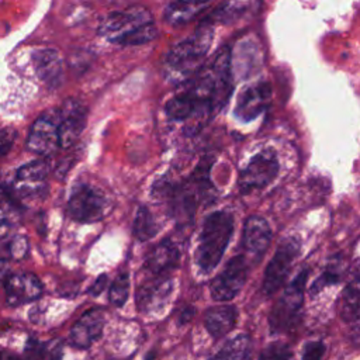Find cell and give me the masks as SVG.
Masks as SVG:
<instances>
[{
	"mask_svg": "<svg viewBox=\"0 0 360 360\" xmlns=\"http://www.w3.org/2000/svg\"><path fill=\"white\" fill-rule=\"evenodd\" d=\"M98 35L121 45H142L152 41L156 25L150 11L143 6H131L125 10L107 14L98 25Z\"/></svg>",
	"mask_w": 360,
	"mask_h": 360,
	"instance_id": "6da1fadb",
	"label": "cell"
},
{
	"mask_svg": "<svg viewBox=\"0 0 360 360\" xmlns=\"http://www.w3.org/2000/svg\"><path fill=\"white\" fill-rule=\"evenodd\" d=\"M232 232V214L226 211H217L207 217L200 233L198 246L195 252L197 264L202 271L210 273L217 267L231 240Z\"/></svg>",
	"mask_w": 360,
	"mask_h": 360,
	"instance_id": "7a4b0ae2",
	"label": "cell"
},
{
	"mask_svg": "<svg viewBox=\"0 0 360 360\" xmlns=\"http://www.w3.org/2000/svg\"><path fill=\"white\" fill-rule=\"evenodd\" d=\"M214 37V30L211 22L204 21L195 32L174 45L166 58V65L167 69L172 70L173 76L180 72L183 76H187L194 70L197 63L205 56V53L210 49V45L212 42Z\"/></svg>",
	"mask_w": 360,
	"mask_h": 360,
	"instance_id": "3957f363",
	"label": "cell"
},
{
	"mask_svg": "<svg viewBox=\"0 0 360 360\" xmlns=\"http://www.w3.org/2000/svg\"><path fill=\"white\" fill-rule=\"evenodd\" d=\"M308 278V270H302L292 283L284 290L278 301L274 304L270 316L269 325L270 329L277 333L290 329L301 311L302 301H304V287Z\"/></svg>",
	"mask_w": 360,
	"mask_h": 360,
	"instance_id": "277c9868",
	"label": "cell"
},
{
	"mask_svg": "<svg viewBox=\"0 0 360 360\" xmlns=\"http://www.w3.org/2000/svg\"><path fill=\"white\" fill-rule=\"evenodd\" d=\"M68 210L76 221L96 222L108 212V198L100 188L87 183H79L72 190Z\"/></svg>",
	"mask_w": 360,
	"mask_h": 360,
	"instance_id": "5b68a950",
	"label": "cell"
},
{
	"mask_svg": "<svg viewBox=\"0 0 360 360\" xmlns=\"http://www.w3.org/2000/svg\"><path fill=\"white\" fill-rule=\"evenodd\" d=\"M300 239L295 236H288L278 245L264 271L262 284V291L264 295L274 294L283 285L288 276L290 267L300 252Z\"/></svg>",
	"mask_w": 360,
	"mask_h": 360,
	"instance_id": "8992f818",
	"label": "cell"
},
{
	"mask_svg": "<svg viewBox=\"0 0 360 360\" xmlns=\"http://www.w3.org/2000/svg\"><path fill=\"white\" fill-rule=\"evenodd\" d=\"M278 173V160L270 149L255 155L239 176V188L242 193L260 190L274 180Z\"/></svg>",
	"mask_w": 360,
	"mask_h": 360,
	"instance_id": "52a82bcc",
	"label": "cell"
},
{
	"mask_svg": "<svg viewBox=\"0 0 360 360\" xmlns=\"http://www.w3.org/2000/svg\"><path fill=\"white\" fill-rule=\"evenodd\" d=\"M59 111H48L42 114L32 124L28 138L27 148L41 156H48L53 153L59 146Z\"/></svg>",
	"mask_w": 360,
	"mask_h": 360,
	"instance_id": "ba28073f",
	"label": "cell"
},
{
	"mask_svg": "<svg viewBox=\"0 0 360 360\" xmlns=\"http://www.w3.org/2000/svg\"><path fill=\"white\" fill-rule=\"evenodd\" d=\"M248 277V264L243 256L232 257L224 270L211 281L210 291L215 301H231L242 290Z\"/></svg>",
	"mask_w": 360,
	"mask_h": 360,
	"instance_id": "9c48e42d",
	"label": "cell"
},
{
	"mask_svg": "<svg viewBox=\"0 0 360 360\" xmlns=\"http://www.w3.org/2000/svg\"><path fill=\"white\" fill-rule=\"evenodd\" d=\"M59 143L62 148H70L86 127L87 110L76 98H68L59 110Z\"/></svg>",
	"mask_w": 360,
	"mask_h": 360,
	"instance_id": "30bf717a",
	"label": "cell"
},
{
	"mask_svg": "<svg viewBox=\"0 0 360 360\" xmlns=\"http://www.w3.org/2000/svg\"><path fill=\"white\" fill-rule=\"evenodd\" d=\"M6 300L11 307L35 301L42 294V283L32 273H14L4 281Z\"/></svg>",
	"mask_w": 360,
	"mask_h": 360,
	"instance_id": "8fae6325",
	"label": "cell"
},
{
	"mask_svg": "<svg viewBox=\"0 0 360 360\" xmlns=\"http://www.w3.org/2000/svg\"><path fill=\"white\" fill-rule=\"evenodd\" d=\"M104 323H105V316L101 309L93 308L84 312L70 330V335H69L70 345L77 349L90 347L101 336Z\"/></svg>",
	"mask_w": 360,
	"mask_h": 360,
	"instance_id": "7c38bea8",
	"label": "cell"
},
{
	"mask_svg": "<svg viewBox=\"0 0 360 360\" xmlns=\"http://www.w3.org/2000/svg\"><path fill=\"white\" fill-rule=\"evenodd\" d=\"M49 166L45 160H32L22 165L15 174L14 191L20 197L38 195L45 190V180Z\"/></svg>",
	"mask_w": 360,
	"mask_h": 360,
	"instance_id": "4fadbf2b",
	"label": "cell"
},
{
	"mask_svg": "<svg viewBox=\"0 0 360 360\" xmlns=\"http://www.w3.org/2000/svg\"><path fill=\"white\" fill-rule=\"evenodd\" d=\"M271 240V229L269 222L257 215L246 219L243 226V249L255 260L260 262Z\"/></svg>",
	"mask_w": 360,
	"mask_h": 360,
	"instance_id": "5bb4252c",
	"label": "cell"
},
{
	"mask_svg": "<svg viewBox=\"0 0 360 360\" xmlns=\"http://www.w3.org/2000/svg\"><path fill=\"white\" fill-rule=\"evenodd\" d=\"M271 90L269 83L260 82L246 87L239 98L235 108V114L242 121H252L256 118L269 104Z\"/></svg>",
	"mask_w": 360,
	"mask_h": 360,
	"instance_id": "9a60e30c",
	"label": "cell"
},
{
	"mask_svg": "<svg viewBox=\"0 0 360 360\" xmlns=\"http://www.w3.org/2000/svg\"><path fill=\"white\" fill-rule=\"evenodd\" d=\"M173 288V283L163 274H155V278L143 283L136 292V302L141 311L149 312L165 305Z\"/></svg>",
	"mask_w": 360,
	"mask_h": 360,
	"instance_id": "2e32d148",
	"label": "cell"
},
{
	"mask_svg": "<svg viewBox=\"0 0 360 360\" xmlns=\"http://www.w3.org/2000/svg\"><path fill=\"white\" fill-rule=\"evenodd\" d=\"M32 63L39 79L49 87L60 84L63 76V62L60 53L53 48L37 49L32 53Z\"/></svg>",
	"mask_w": 360,
	"mask_h": 360,
	"instance_id": "e0dca14e",
	"label": "cell"
},
{
	"mask_svg": "<svg viewBox=\"0 0 360 360\" xmlns=\"http://www.w3.org/2000/svg\"><path fill=\"white\" fill-rule=\"evenodd\" d=\"M339 314L342 319L360 335V269L343 290L339 300Z\"/></svg>",
	"mask_w": 360,
	"mask_h": 360,
	"instance_id": "ac0fdd59",
	"label": "cell"
},
{
	"mask_svg": "<svg viewBox=\"0 0 360 360\" xmlns=\"http://www.w3.org/2000/svg\"><path fill=\"white\" fill-rule=\"evenodd\" d=\"M238 312L232 305H217L211 307L204 316V323L210 335L215 339L225 336L231 332L236 323Z\"/></svg>",
	"mask_w": 360,
	"mask_h": 360,
	"instance_id": "d6986e66",
	"label": "cell"
},
{
	"mask_svg": "<svg viewBox=\"0 0 360 360\" xmlns=\"http://www.w3.org/2000/svg\"><path fill=\"white\" fill-rule=\"evenodd\" d=\"M180 253L177 246L170 240L165 239L158 243L146 260V267L153 274H163L177 266Z\"/></svg>",
	"mask_w": 360,
	"mask_h": 360,
	"instance_id": "ffe728a7",
	"label": "cell"
},
{
	"mask_svg": "<svg viewBox=\"0 0 360 360\" xmlns=\"http://www.w3.org/2000/svg\"><path fill=\"white\" fill-rule=\"evenodd\" d=\"M205 7H208L205 1H174L167 4L163 17L167 24L180 25L193 20Z\"/></svg>",
	"mask_w": 360,
	"mask_h": 360,
	"instance_id": "44dd1931",
	"label": "cell"
},
{
	"mask_svg": "<svg viewBox=\"0 0 360 360\" xmlns=\"http://www.w3.org/2000/svg\"><path fill=\"white\" fill-rule=\"evenodd\" d=\"M252 353V342L246 335H238L228 340L208 360H249Z\"/></svg>",
	"mask_w": 360,
	"mask_h": 360,
	"instance_id": "7402d4cb",
	"label": "cell"
},
{
	"mask_svg": "<svg viewBox=\"0 0 360 360\" xmlns=\"http://www.w3.org/2000/svg\"><path fill=\"white\" fill-rule=\"evenodd\" d=\"M166 114L176 121L190 120L195 111V103L188 90L181 91L166 103Z\"/></svg>",
	"mask_w": 360,
	"mask_h": 360,
	"instance_id": "603a6c76",
	"label": "cell"
},
{
	"mask_svg": "<svg viewBox=\"0 0 360 360\" xmlns=\"http://www.w3.org/2000/svg\"><path fill=\"white\" fill-rule=\"evenodd\" d=\"M25 360H60L62 346L60 343L45 345L34 338H30L24 349Z\"/></svg>",
	"mask_w": 360,
	"mask_h": 360,
	"instance_id": "cb8c5ba5",
	"label": "cell"
},
{
	"mask_svg": "<svg viewBox=\"0 0 360 360\" xmlns=\"http://www.w3.org/2000/svg\"><path fill=\"white\" fill-rule=\"evenodd\" d=\"M159 231L158 224L153 219V215L146 207H139L135 221H134V235L138 240H149Z\"/></svg>",
	"mask_w": 360,
	"mask_h": 360,
	"instance_id": "d4e9b609",
	"label": "cell"
},
{
	"mask_svg": "<svg viewBox=\"0 0 360 360\" xmlns=\"http://www.w3.org/2000/svg\"><path fill=\"white\" fill-rule=\"evenodd\" d=\"M129 294V276L127 273H121L111 283L108 290V300L114 307H122Z\"/></svg>",
	"mask_w": 360,
	"mask_h": 360,
	"instance_id": "484cf974",
	"label": "cell"
},
{
	"mask_svg": "<svg viewBox=\"0 0 360 360\" xmlns=\"http://www.w3.org/2000/svg\"><path fill=\"white\" fill-rule=\"evenodd\" d=\"M248 7H249V3H239V1L224 3L222 6H219L215 10L212 17L219 20V21H224V22L225 21H232V20L238 18L240 14H243Z\"/></svg>",
	"mask_w": 360,
	"mask_h": 360,
	"instance_id": "4316f807",
	"label": "cell"
},
{
	"mask_svg": "<svg viewBox=\"0 0 360 360\" xmlns=\"http://www.w3.org/2000/svg\"><path fill=\"white\" fill-rule=\"evenodd\" d=\"M340 260L333 262L329 264V267L323 271V274L314 283V285L311 287V294H316L318 291H321L323 287L329 285V284H335L339 281L340 278Z\"/></svg>",
	"mask_w": 360,
	"mask_h": 360,
	"instance_id": "83f0119b",
	"label": "cell"
},
{
	"mask_svg": "<svg viewBox=\"0 0 360 360\" xmlns=\"http://www.w3.org/2000/svg\"><path fill=\"white\" fill-rule=\"evenodd\" d=\"M18 219V210L14 205V202L0 191V226L7 225L11 226V224L17 222Z\"/></svg>",
	"mask_w": 360,
	"mask_h": 360,
	"instance_id": "f1b7e54d",
	"label": "cell"
},
{
	"mask_svg": "<svg viewBox=\"0 0 360 360\" xmlns=\"http://www.w3.org/2000/svg\"><path fill=\"white\" fill-rule=\"evenodd\" d=\"M291 359H292V353L290 347L280 342L269 345L259 357V360H291Z\"/></svg>",
	"mask_w": 360,
	"mask_h": 360,
	"instance_id": "f546056e",
	"label": "cell"
},
{
	"mask_svg": "<svg viewBox=\"0 0 360 360\" xmlns=\"http://www.w3.org/2000/svg\"><path fill=\"white\" fill-rule=\"evenodd\" d=\"M10 257L21 260L27 256L28 253V240L25 236L22 235H15L13 236L11 242H10V249H8Z\"/></svg>",
	"mask_w": 360,
	"mask_h": 360,
	"instance_id": "4dcf8cb0",
	"label": "cell"
},
{
	"mask_svg": "<svg viewBox=\"0 0 360 360\" xmlns=\"http://www.w3.org/2000/svg\"><path fill=\"white\" fill-rule=\"evenodd\" d=\"M325 352V346L322 342L309 340L302 347V360H321Z\"/></svg>",
	"mask_w": 360,
	"mask_h": 360,
	"instance_id": "1f68e13d",
	"label": "cell"
},
{
	"mask_svg": "<svg viewBox=\"0 0 360 360\" xmlns=\"http://www.w3.org/2000/svg\"><path fill=\"white\" fill-rule=\"evenodd\" d=\"M15 139V131L11 127H0V158L6 156Z\"/></svg>",
	"mask_w": 360,
	"mask_h": 360,
	"instance_id": "d6a6232c",
	"label": "cell"
},
{
	"mask_svg": "<svg viewBox=\"0 0 360 360\" xmlns=\"http://www.w3.org/2000/svg\"><path fill=\"white\" fill-rule=\"evenodd\" d=\"M11 226L3 225L0 226V259L3 257H10L8 249H10V242H11Z\"/></svg>",
	"mask_w": 360,
	"mask_h": 360,
	"instance_id": "836d02e7",
	"label": "cell"
},
{
	"mask_svg": "<svg viewBox=\"0 0 360 360\" xmlns=\"http://www.w3.org/2000/svg\"><path fill=\"white\" fill-rule=\"evenodd\" d=\"M107 281H108V277H107L105 274L100 276V277L94 281V284L89 288V294H90V295H100V294L104 291V288L107 287Z\"/></svg>",
	"mask_w": 360,
	"mask_h": 360,
	"instance_id": "e575fe53",
	"label": "cell"
},
{
	"mask_svg": "<svg viewBox=\"0 0 360 360\" xmlns=\"http://www.w3.org/2000/svg\"><path fill=\"white\" fill-rule=\"evenodd\" d=\"M0 360H22L21 357H18L17 354H14L10 350L6 349H0Z\"/></svg>",
	"mask_w": 360,
	"mask_h": 360,
	"instance_id": "d590c367",
	"label": "cell"
},
{
	"mask_svg": "<svg viewBox=\"0 0 360 360\" xmlns=\"http://www.w3.org/2000/svg\"><path fill=\"white\" fill-rule=\"evenodd\" d=\"M191 316H193V309H191V308H187V309H184V311L181 312L180 321H181V322H187Z\"/></svg>",
	"mask_w": 360,
	"mask_h": 360,
	"instance_id": "8d00e7d4",
	"label": "cell"
}]
</instances>
